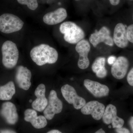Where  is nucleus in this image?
I'll return each mask as SVG.
<instances>
[{
  "instance_id": "5",
  "label": "nucleus",
  "mask_w": 133,
  "mask_h": 133,
  "mask_svg": "<svg viewBox=\"0 0 133 133\" xmlns=\"http://www.w3.org/2000/svg\"><path fill=\"white\" fill-rule=\"evenodd\" d=\"M62 101L58 97L56 92L52 90L50 92L48 105L44 110V117L49 120L52 119L55 114L62 112Z\"/></svg>"
},
{
  "instance_id": "18",
  "label": "nucleus",
  "mask_w": 133,
  "mask_h": 133,
  "mask_svg": "<svg viewBox=\"0 0 133 133\" xmlns=\"http://www.w3.org/2000/svg\"><path fill=\"white\" fill-rule=\"evenodd\" d=\"M67 16L66 10L64 8H59L53 12L46 14L43 17V21L48 25H55L63 21Z\"/></svg>"
},
{
  "instance_id": "26",
  "label": "nucleus",
  "mask_w": 133,
  "mask_h": 133,
  "mask_svg": "<svg viewBox=\"0 0 133 133\" xmlns=\"http://www.w3.org/2000/svg\"><path fill=\"white\" fill-rule=\"evenodd\" d=\"M116 58L115 57L111 56L108 58V63L109 64L112 65L115 62L116 60Z\"/></svg>"
},
{
  "instance_id": "2",
  "label": "nucleus",
  "mask_w": 133,
  "mask_h": 133,
  "mask_svg": "<svg viewBox=\"0 0 133 133\" xmlns=\"http://www.w3.org/2000/svg\"><path fill=\"white\" fill-rule=\"evenodd\" d=\"M59 31L64 34L65 41L72 44H77L84 39L85 34L83 29L73 22L63 23L59 27Z\"/></svg>"
},
{
  "instance_id": "14",
  "label": "nucleus",
  "mask_w": 133,
  "mask_h": 133,
  "mask_svg": "<svg viewBox=\"0 0 133 133\" xmlns=\"http://www.w3.org/2000/svg\"><path fill=\"white\" fill-rule=\"evenodd\" d=\"M84 84L85 88L96 97H106L109 94V89L108 87L99 82L85 79L84 80Z\"/></svg>"
},
{
  "instance_id": "8",
  "label": "nucleus",
  "mask_w": 133,
  "mask_h": 133,
  "mask_svg": "<svg viewBox=\"0 0 133 133\" xmlns=\"http://www.w3.org/2000/svg\"><path fill=\"white\" fill-rule=\"evenodd\" d=\"M89 41L94 48L101 43H104L110 46H113L114 44L109 29L105 26L102 27L99 31H96L92 34L89 38Z\"/></svg>"
},
{
  "instance_id": "34",
  "label": "nucleus",
  "mask_w": 133,
  "mask_h": 133,
  "mask_svg": "<svg viewBox=\"0 0 133 133\" xmlns=\"http://www.w3.org/2000/svg\"></svg>"
},
{
  "instance_id": "27",
  "label": "nucleus",
  "mask_w": 133,
  "mask_h": 133,
  "mask_svg": "<svg viewBox=\"0 0 133 133\" xmlns=\"http://www.w3.org/2000/svg\"><path fill=\"white\" fill-rule=\"evenodd\" d=\"M109 1L111 5L113 6H116L118 5L120 0H109Z\"/></svg>"
},
{
  "instance_id": "32",
  "label": "nucleus",
  "mask_w": 133,
  "mask_h": 133,
  "mask_svg": "<svg viewBox=\"0 0 133 133\" xmlns=\"http://www.w3.org/2000/svg\"><path fill=\"white\" fill-rule=\"evenodd\" d=\"M128 1H133V0H128Z\"/></svg>"
},
{
  "instance_id": "4",
  "label": "nucleus",
  "mask_w": 133,
  "mask_h": 133,
  "mask_svg": "<svg viewBox=\"0 0 133 133\" xmlns=\"http://www.w3.org/2000/svg\"><path fill=\"white\" fill-rule=\"evenodd\" d=\"M24 22L16 16L12 14H3L0 16V31L9 34L21 30Z\"/></svg>"
},
{
  "instance_id": "9",
  "label": "nucleus",
  "mask_w": 133,
  "mask_h": 133,
  "mask_svg": "<svg viewBox=\"0 0 133 133\" xmlns=\"http://www.w3.org/2000/svg\"><path fill=\"white\" fill-rule=\"evenodd\" d=\"M102 118L105 124H112L114 128H121L124 124V119L117 116L116 107L111 104L105 109Z\"/></svg>"
},
{
  "instance_id": "22",
  "label": "nucleus",
  "mask_w": 133,
  "mask_h": 133,
  "mask_svg": "<svg viewBox=\"0 0 133 133\" xmlns=\"http://www.w3.org/2000/svg\"><path fill=\"white\" fill-rule=\"evenodd\" d=\"M127 33L129 42L133 43V24L129 25L127 28Z\"/></svg>"
},
{
  "instance_id": "31",
  "label": "nucleus",
  "mask_w": 133,
  "mask_h": 133,
  "mask_svg": "<svg viewBox=\"0 0 133 133\" xmlns=\"http://www.w3.org/2000/svg\"><path fill=\"white\" fill-rule=\"evenodd\" d=\"M29 102H30V103H31V102H32V100L31 99H30L29 100Z\"/></svg>"
},
{
  "instance_id": "21",
  "label": "nucleus",
  "mask_w": 133,
  "mask_h": 133,
  "mask_svg": "<svg viewBox=\"0 0 133 133\" xmlns=\"http://www.w3.org/2000/svg\"><path fill=\"white\" fill-rule=\"evenodd\" d=\"M17 2L21 5H27L30 9L35 10L38 6L37 0H17Z\"/></svg>"
},
{
  "instance_id": "33",
  "label": "nucleus",
  "mask_w": 133,
  "mask_h": 133,
  "mask_svg": "<svg viewBox=\"0 0 133 133\" xmlns=\"http://www.w3.org/2000/svg\"><path fill=\"white\" fill-rule=\"evenodd\" d=\"M75 1H78V0H75Z\"/></svg>"
},
{
  "instance_id": "25",
  "label": "nucleus",
  "mask_w": 133,
  "mask_h": 133,
  "mask_svg": "<svg viewBox=\"0 0 133 133\" xmlns=\"http://www.w3.org/2000/svg\"><path fill=\"white\" fill-rule=\"evenodd\" d=\"M0 133H16V132L11 129H3L0 130Z\"/></svg>"
},
{
  "instance_id": "12",
  "label": "nucleus",
  "mask_w": 133,
  "mask_h": 133,
  "mask_svg": "<svg viewBox=\"0 0 133 133\" xmlns=\"http://www.w3.org/2000/svg\"><path fill=\"white\" fill-rule=\"evenodd\" d=\"M129 66V62L127 58L122 56L119 57L112 65L111 69L112 75L117 79L124 78L127 72Z\"/></svg>"
},
{
  "instance_id": "10",
  "label": "nucleus",
  "mask_w": 133,
  "mask_h": 133,
  "mask_svg": "<svg viewBox=\"0 0 133 133\" xmlns=\"http://www.w3.org/2000/svg\"><path fill=\"white\" fill-rule=\"evenodd\" d=\"M105 110L104 105L96 101H92L86 103L81 108L83 114L91 115L94 119L99 120L102 118Z\"/></svg>"
},
{
  "instance_id": "30",
  "label": "nucleus",
  "mask_w": 133,
  "mask_h": 133,
  "mask_svg": "<svg viewBox=\"0 0 133 133\" xmlns=\"http://www.w3.org/2000/svg\"><path fill=\"white\" fill-rule=\"evenodd\" d=\"M105 133V131L102 129V128L100 129L97 131H96L95 133Z\"/></svg>"
},
{
  "instance_id": "11",
  "label": "nucleus",
  "mask_w": 133,
  "mask_h": 133,
  "mask_svg": "<svg viewBox=\"0 0 133 133\" xmlns=\"http://www.w3.org/2000/svg\"><path fill=\"white\" fill-rule=\"evenodd\" d=\"M31 72L27 67L20 65L17 67L16 81L18 86L24 90H28L31 85Z\"/></svg>"
},
{
  "instance_id": "13",
  "label": "nucleus",
  "mask_w": 133,
  "mask_h": 133,
  "mask_svg": "<svg viewBox=\"0 0 133 133\" xmlns=\"http://www.w3.org/2000/svg\"><path fill=\"white\" fill-rule=\"evenodd\" d=\"M0 114L10 125H15L18 121V115L16 107L12 102L3 103L0 110Z\"/></svg>"
},
{
  "instance_id": "28",
  "label": "nucleus",
  "mask_w": 133,
  "mask_h": 133,
  "mask_svg": "<svg viewBox=\"0 0 133 133\" xmlns=\"http://www.w3.org/2000/svg\"><path fill=\"white\" fill-rule=\"evenodd\" d=\"M47 133H62V132H60L59 130L54 129V130H51Z\"/></svg>"
},
{
  "instance_id": "15",
  "label": "nucleus",
  "mask_w": 133,
  "mask_h": 133,
  "mask_svg": "<svg viewBox=\"0 0 133 133\" xmlns=\"http://www.w3.org/2000/svg\"><path fill=\"white\" fill-rule=\"evenodd\" d=\"M113 40L114 43L119 48L124 49L128 45L129 42L127 36V29L123 23H118L115 27Z\"/></svg>"
},
{
  "instance_id": "3",
  "label": "nucleus",
  "mask_w": 133,
  "mask_h": 133,
  "mask_svg": "<svg viewBox=\"0 0 133 133\" xmlns=\"http://www.w3.org/2000/svg\"><path fill=\"white\" fill-rule=\"evenodd\" d=\"M3 64L6 68L11 69L17 64L19 57V50L15 43L11 41L3 43L2 47Z\"/></svg>"
},
{
  "instance_id": "1",
  "label": "nucleus",
  "mask_w": 133,
  "mask_h": 133,
  "mask_svg": "<svg viewBox=\"0 0 133 133\" xmlns=\"http://www.w3.org/2000/svg\"><path fill=\"white\" fill-rule=\"evenodd\" d=\"M32 60L39 66L46 64L55 63L58 58V53L54 48L46 44H41L34 47L30 52Z\"/></svg>"
},
{
  "instance_id": "29",
  "label": "nucleus",
  "mask_w": 133,
  "mask_h": 133,
  "mask_svg": "<svg viewBox=\"0 0 133 133\" xmlns=\"http://www.w3.org/2000/svg\"><path fill=\"white\" fill-rule=\"evenodd\" d=\"M129 124L133 131V116H132L129 120Z\"/></svg>"
},
{
  "instance_id": "24",
  "label": "nucleus",
  "mask_w": 133,
  "mask_h": 133,
  "mask_svg": "<svg viewBox=\"0 0 133 133\" xmlns=\"http://www.w3.org/2000/svg\"><path fill=\"white\" fill-rule=\"evenodd\" d=\"M116 132L118 133H130L128 129L125 128H116Z\"/></svg>"
},
{
  "instance_id": "20",
  "label": "nucleus",
  "mask_w": 133,
  "mask_h": 133,
  "mask_svg": "<svg viewBox=\"0 0 133 133\" xmlns=\"http://www.w3.org/2000/svg\"><path fill=\"white\" fill-rule=\"evenodd\" d=\"M15 87L14 82L10 81L5 85L0 86V100H10L15 94Z\"/></svg>"
},
{
  "instance_id": "16",
  "label": "nucleus",
  "mask_w": 133,
  "mask_h": 133,
  "mask_svg": "<svg viewBox=\"0 0 133 133\" xmlns=\"http://www.w3.org/2000/svg\"><path fill=\"white\" fill-rule=\"evenodd\" d=\"M45 87L44 84H40L35 91V94L37 98L32 102L33 109L39 112L45 109L48 104V100L45 97Z\"/></svg>"
},
{
  "instance_id": "19",
  "label": "nucleus",
  "mask_w": 133,
  "mask_h": 133,
  "mask_svg": "<svg viewBox=\"0 0 133 133\" xmlns=\"http://www.w3.org/2000/svg\"><path fill=\"white\" fill-rule=\"evenodd\" d=\"M106 59L104 57H99L95 59L92 65V71L99 78H104L107 76V71L105 67Z\"/></svg>"
},
{
  "instance_id": "7",
  "label": "nucleus",
  "mask_w": 133,
  "mask_h": 133,
  "mask_svg": "<svg viewBox=\"0 0 133 133\" xmlns=\"http://www.w3.org/2000/svg\"><path fill=\"white\" fill-rule=\"evenodd\" d=\"M76 50L79 55L78 66L82 70L87 69L90 65L88 55L91 50V45L87 40L83 39L76 44Z\"/></svg>"
},
{
  "instance_id": "6",
  "label": "nucleus",
  "mask_w": 133,
  "mask_h": 133,
  "mask_svg": "<svg viewBox=\"0 0 133 133\" xmlns=\"http://www.w3.org/2000/svg\"><path fill=\"white\" fill-rule=\"evenodd\" d=\"M63 97L69 104L73 105L75 109H80L85 104V100L78 95L74 87L69 84L65 85L61 88Z\"/></svg>"
},
{
  "instance_id": "23",
  "label": "nucleus",
  "mask_w": 133,
  "mask_h": 133,
  "mask_svg": "<svg viewBox=\"0 0 133 133\" xmlns=\"http://www.w3.org/2000/svg\"><path fill=\"white\" fill-rule=\"evenodd\" d=\"M127 80L129 85L133 86V67L128 74Z\"/></svg>"
},
{
  "instance_id": "17",
  "label": "nucleus",
  "mask_w": 133,
  "mask_h": 133,
  "mask_svg": "<svg viewBox=\"0 0 133 133\" xmlns=\"http://www.w3.org/2000/svg\"><path fill=\"white\" fill-rule=\"evenodd\" d=\"M24 119L26 122H30L35 128L40 129L46 127L48 124L47 120L44 116H37V112L35 110L31 109H26L24 112Z\"/></svg>"
}]
</instances>
